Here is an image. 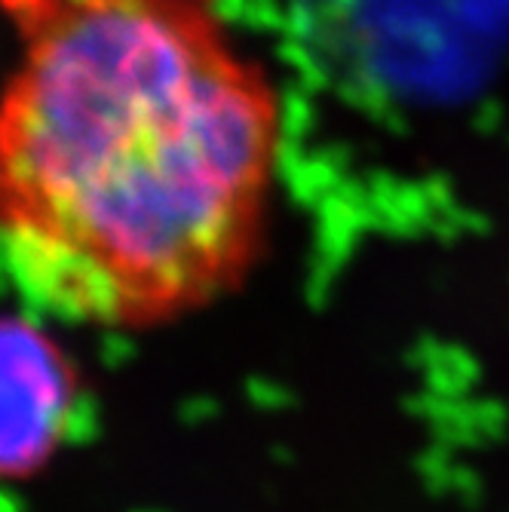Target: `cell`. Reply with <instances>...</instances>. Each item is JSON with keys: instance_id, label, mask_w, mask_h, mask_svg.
I'll return each instance as SVG.
<instances>
[{"instance_id": "obj_1", "label": "cell", "mask_w": 509, "mask_h": 512, "mask_svg": "<svg viewBox=\"0 0 509 512\" xmlns=\"http://www.w3.org/2000/svg\"><path fill=\"white\" fill-rule=\"evenodd\" d=\"M283 157L218 0H71L0 83V261L43 310L142 329L246 270Z\"/></svg>"}, {"instance_id": "obj_2", "label": "cell", "mask_w": 509, "mask_h": 512, "mask_svg": "<svg viewBox=\"0 0 509 512\" xmlns=\"http://www.w3.org/2000/svg\"><path fill=\"white\" fill-rule=\"evenodd\" d=\"M65 371L37 338L0 325V470H19L59 427Z\"/></svg>"}, {"instance_id": "obj_3", "label": "cell", "mask_w": 509, "mask_h": 512, "mask_svg": "<svg viewBox=\"0 0 509 512\" xmlns=\"http://www.w3.org/2000/svg\"><path fill=\"white\" fill-rule=\"evenodd\" d=\"M65 4H71V0H0V13H4L19 31H28L31 25L53 16Z\"/></svg>"}]
</instances>
